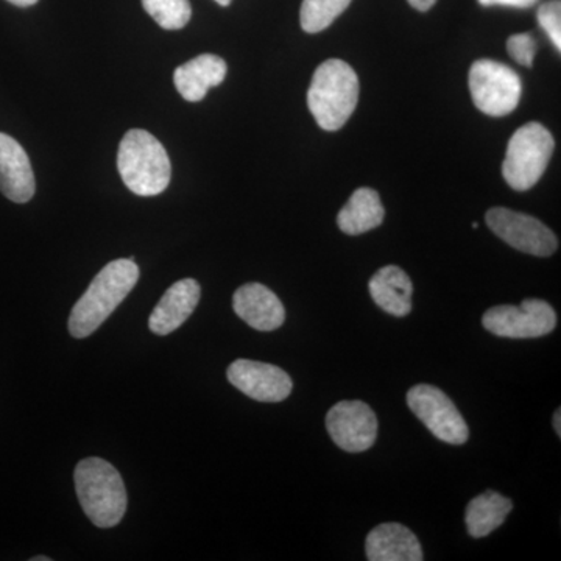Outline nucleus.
I'll return each instance as SVG.
<instances>
[{
    "mask_svg": "<svg viewBox=\"0 0 561 561\" xmlns=\"http://www.w3.org/2000/svg\"><path fill=\"white\" fill-rule=\"evenodd\" d=\"M139 279L135 260H117L98 273L83 297L70 312L69 331L76 339H84L102 327L103 321L116 311Z\"/></svg>",
    "mask_w": 561,
    "mask_h": 561,
    "instance_id": "f257e3e1",
    "label": "nucleus"
},
{
    "mask_svg": "<svg viewBox=\"0 0 561 561\" xmlns=\"http://www.w3.org/2000/svg\"><path fill=\"white\" fill-rule=\"evenodd\" d=\"M359 102V79L348 62L328 60L313 72L308 106L324 131H337L353 116Z\"/></svg>",
    "mask_w": 561,
    "mask_h": 561,
    "instance_id": "f03ea898",
    "label": "nucleus"
},
{
    "mask_svg": "<svg viewBox=\"0 0 561 561\" xmlns=\"http://www.w3.org/2000/svg\"><path fill=\"white\" fill-rule=\"evenodd\" d=\"M117 169L125 186L140 197H153L168 190L172 165L160 140L146 130H130L121 140Z\"/></svg>",
    "mask_w": 561,
    "mask_h": 561,
    "instance_id": "7ed1b4c3",
    "label": "nucleus"
},
{
    "mask_svg": "<svg viewBox=\"0 0 561 561\" xmlns=\"http://www.w3.org/2000/svg\"><path fill=\"white\" fill-rule=\"evenodd\" d=\"M77 496L94 526H117L127 512V490L122 476L108 461L91 457L81 460L73 474Z\"/></svg>",
    "mask_w": 561,
    "mask_h": 561,
    "instance_id": "20e7f679",
    "label": "nucleus"
},
{
    "mask_svg": "<svg viewBox=\"0 0 561 561\" xmlns=\"http://www.w3.org/2000/svg\"><path fill=\"white\" fill-rule=\"evenodd\" d=\"M556 140L545 125L529 122L508 140L502 175L513 191H529L540 181L551 161Z\"/></svg>",
    "mask_w": 561,
    "mask_h": 561,
    "instance_id": "39448f33",
    "label": "nucleus"
},
{
    "mask_svg": "<svg viewBox=\"0 0 561 561\" xmlns=\"http://www.w3.org/2000/svg\"><path fill=\"white\" fill-rule=\"evenodd\" d=\"M468 84L476 108L486 116H507L522 101V77L500 61L472 62Z\"/></svg>",
    "mask_w": 561,
    "mask_h": 561,
    "instance_id": "423d86ee",
    "label": "nucleus"
},
{
    "mask_svg": "<svg viewBox=\"0 0 561 561\" xmlns=\"http://www.w3.org/2000/svg\"><path fill=\"white\" fill-rule=\"evenodd\" d=\"M408 404L416 419L443 443L463 445L470 438L467 421L448 394L430 383H420L408 393Z\"/></svg>",
    "mask_w": 561,
    "mask_h": 561,
    "instance_id": "0eeeda50",
    "label": "nucleus"
},
{
    "mask_svg": "<svg viewBox=\"0 0 561 561\" xmlns=\"http://www.w3.org/2000/svg\"><path fill=\"white\" fill-rule=\"evenodd\" d=\"M482 324L497 337L537 339L556 330L557 313L549 302L530 298L522 306H494L483 316Z\"/></svg>",
    "mask_w": 561,
    "mask_h": 561,
    "instance_id": "6e6552de",
    "label": "nucleus"
},
{
    "mask_svg": "<svg viewBox=\"0 0 561 561\" xmlns=\"http://www.w3.org/2000/svg\"><path fill=\"white\" fill-rule=\"evenodd\" d=\"M485 220L497 238L523 253L548 257L559 249V239L551 228L527 214L508 208H493L486 213Z\"/></svg>",
    "mask_w": 561,
    "mask_h": 561,
    "instance_id": "1a4fd4ad",
    "label": "nucleus"
},
{
    "mask_svg": "<svg viewBox=\"0 0 561 561\" xmlns=\"http://www.w3.org/2000/svg\"><path fill=\"white\" fill-rule=\"evenodd\" d=\"M328 434L346 453H364L378 438V419L362 401L337 402L327 415Z\"/></svg>",
    "mask_w": 561,
    "mask_h": 561,
    "instance_id": "9d476101",
    "label": "nucleus"
},
{
    "mask_svg": "<svg viewBox=\"0 0 561 561\" xmlns=\"http://www.w3.org/2000/svg\"><path fill=\"white\" fill-rule=\"evenodd\" d=\"M228 381L247 397L261 402H280L289 398L294 382L275 365L239 359L227 371Z\"/></svg>",
    "mask_w": 561,
    "mask_h": 561,
    "instance_id": "9b49d317",
    "label": "nucleus"
},
{
    "mask_svg": "<svg viewBox=\"0 0 561 561\" xmlns=\"http://www.w3.org/2000/svg\"><path fill=\"white\" fill-rule=\"evenodd\" d=\"M232 308L239 319L256 331L271 332L283 327L286 309L268 287L249 283L239 287L232 297Z\"/></svg>",
    "mask_w": 561,
    "mask_h": 561,
    "instance_id": "f8f14e48",
    "label": "nucleus"
},
{
    "mask_svg": "<svg viewBox=\"0 0 561 561\" xmlns=\"http://www.w3.org/2000/svg\"><path fill=\"white\" fill-rule=\"evenodd\" d=\"M36 183L31 160L20 142L0 133V192L14 203L31 202Z\"/></svg>",
    "mask_w": 561,
    "mask_h": 561,
    "instance_id": "ddd939ff",
    "label": "nucleus"
},
{
    "mask_svg": "<svg viewBox=\"0 0 561 561\" xmlns=\"http://www.w3.org/2000/svg\"><path fill=\"white\" fill-rule=\"evenodd\" d=\"M202 297V287L192 278L176 280L165 290L154 311L151 312L149 327L157 335H168L179 330L197 308Z\"/></svg>",
    "mask_w": 561,
    "mask_h": 561,
    "instance_id": "4468645a",
    "label": "nucleus"
},
{
    "mask_svg": "<svg viewBox=\"0 0 561 561\" xmlns=\"http://www.w3.org/2000/svg\"><path fill=\"white\" fill-rule=\"evenodd\" d=\"M228 66L224 58L203 54L179 66L173 73L176 91L187 102H201L210 88L219 87L227 77Z\"/></svg>",
    "mask_w": 561,
    "mask_h": 561,
    "instance_id": "2eb2a0df",
    "label": "nucleus"
},
{
    "mask_svg": "<svg viewBox=\"0 0 561 561\" xmlns=\"http://www.w3.org/2000/svg\"><path fill=\"white\" fill-rule=\"evenodd\" d=\"M370 561H421L424 559L415 534L398 523L375 527L365 542Z\"/></svg>",
    "mask_w": 561,
    "mask_h": 561,
    "instance_id": "dca6fc26",
    "label": "nucleus"
},
{
    "mask_svg": "<svg viewBox=\"0 0 561 561\" xmlns=\"http://www.w3.org/2000/svg\"><path fill=\"white\" fill-rule=\"evenodd\" d=\"M368 289L373 301L383 312L405 317L412 311L413 284L408 273L397 265H387L373 275Z\"/></svg>",
    "mask_w": 561,
    "mask_h": 561,
    "instance_id": "f3484780",
    "label": "nucleus"
},
{
    "mask_svg": "<svg viewBox=\"0 0 561 561\" xmlns=\"http://www.w3.org/2000/svg\"><path fill=\"white\" fill-rule=\"evenodd\" d=\"M383 217L386 209L378 192L371 187H360L353 192L339 213L337 225L345 234L359 236L381 227Z\"/></svg>",
    "mask_w": 561,
    "mask_h": 561,
    "instance_id": "a211bd4d",
    "label": "nucleus"
},
{
    "mask_svg": "<svg viewBox=\"0 0 561 561\" xmlns=\"http://www.w3.org/2000/svg\"><path fill=\"white\" fill-rule=\"evenodd\" d=\"M513 502L496 491H485L468 504L465 513L468 534L472 538H483L504 524L512 512Z\"/></svg>",
    "mask_w": 561,
    "mask_h": 561,
    "instance_id": "6ab92c4d",
    "label": "nucleus"
},
{
    "mask_svg": "<svg viewBox=\"0 0 561 561\" xmlns=\"http://www.w3.org/2000/svg\"><path fill=\"white\" fill-rule=\"evenodd\" d=\"M351 0H302L300 21L306 33H320L348 9Z\"/></svg>",
    "mask_w": 561,
    "mask_h": 561,
    "instance_id": "aec40b11",
    "label": "nucleus"
},
{
    "mask_svg": "<svg viewBox=\"0 0 561 561\" xmlns=\"http://www.w3.org/2000/svg\"><path fill=\"white\" fill-rule=\"evenodd\" d=\"M142 7L164 31H181L192 18L190 0H142Z\"/></svg>",
    "mask_w": 561,
    "mask_h": 561,
    "instance_id": "412c9836",
    "label": "nucleus"
},
{
    "mask_svg": "<svg viewBox=\"0 0 561 561\" xmlns=\"http://www.w3.org/2000/svg\"><path fill=\"white\" fill-rule=\"evenodd\" d=\"M538 24L546 35L551 38L556 49L561 51V2L560 0H548L541 3L537 13Z\"/></svg>",
    "mask_w": 561,
    "mask_h": 561,
    "instance_id": "4be33fe9",
    "label": "nucleus"
},
{
    "mask_svg": "<svg viewBox=\"0 0 561 561\" xmlns=\"http://www.w3.org/2000/svg\"><path fill=\"white\" fill-rule=\"evenodd\" d=\"M507 50L513 60L524 68H531L535 55H537V41L530 33H518L512 35L507 41Z\"/></svg>",
    "mask_w": 561,
    "mask_h": 561,
    "instance_id": "5701e85b",
    "label": "nucleus"
},
{
    "mask_svg": "<svg viewBox=\"0 0 561 561\" xmlns=\"http://www.w3.org/2000/svg\"><path fill=\"white\" fill-rule=\"evenodd\" d=\"M540 0H479L482 7H513V9H530Z\"/></svg>",
    "mask_w": 561,
    "mask_h": 561,
    "instance_id": "b1692460",
    "label": "nucleus"
},
{
    "mask_svg": "<svg viewBox=\"0 0 561 561\" xmlns=\"http://www.w3.org/2000/svg\"><path fill=\"white\" fill-rule=\"evenodd\" d=\"M437 0H409V3L413 7V9L419 11H427L431 10L432 7L435 5Z\"/></svg>",
    "mask_w": 561,
    "mask_h": 561,
    "instance_id": "393cba45",
    "label": "nucleus"
},
{
    "mask_svg": "<svg viewBox=\"0 0 561 561\" xmlns=\"http://www.w3.org/2000/svg\"><path fill=\"white\" fill-rule=\"evenodd\" d=\"M9 2L13 3V5L22 7V9H25V7L35 5L38 0H9Z\"/></svg>",
    "mask_w": 561,
    "mask_h": 561,
    "instance_id": "a878e982",
    "label": "nucleus"
},
{
    "mask_svg": "<svg viewBox=\"0 0 561 561\" xmlns=\"http://www.w3.org/2000/svg\"><path fill=\"white\" fill-rule=\"evenodd\" d=\"M553 427H556L557 435L561 437V411L556 412V415H553Z\"/></svg>",
    "mask_w": 561,
    "mask_h": 561,
    "instance_id": "bb28decb",
    "label": "nucleus"
},
{
    "mask_svg": "<svg viewBox=\"0 0 561 561\" xmlns=\"http://www.w3.org/2000/svg\"><path fill=\"white\" fill-rule=\"evenodd\" d=\"M217 3L221 7H228L231 3V0H216Z\"/></svg>",
    "mask_w": 561,
    "mask_h": 561,
    "instance_id": "cd10ccee",
    "label": "nucleus"
},
{
    "mask_svg": "<svg viewBox=\"0 0 561 561\" xmlns=\"http://www.w3.org/2000/svg\"><path fill=\"white\" fill-rule=\"evenodd\" d=\"M49 557H35L32 561H50Z\"/></svg>",
    "mask_w": 561,
    "mask_h": 561,
    "instance_id": "c85d7f7f",
    "label": "nucleus"
}]
</instances>
